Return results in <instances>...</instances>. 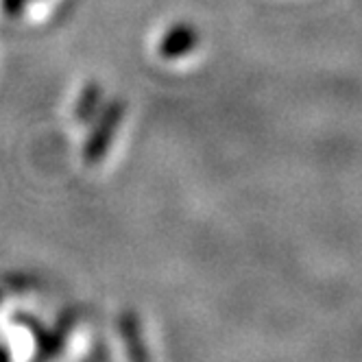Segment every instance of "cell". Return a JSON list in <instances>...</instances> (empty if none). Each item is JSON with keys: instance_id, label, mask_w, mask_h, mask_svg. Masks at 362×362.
Instances as JSON below:
<instances>
[{"instance_id": "obj_2", "label": "cell", "mask_w": 362, "mask_h": 362, "mask_svg": "<svg viewBox=\"0 0 362 362\" xmlns=\"http://www.w3.org/2000/svg\"><path fill=\"white\" fill-rule=\"evenodd\" d=\"M197 44H199L197 29L188 22H179V24H175L173 29H168L164 33V37L160 42V55L164 59L175 62V59L190 55L192 50L197 48Z\"/></svg>"}, {"instance_id": "obj_5", "label": "cell", "mask_w": 362, "mask_h": 362, "mask_svg": "<svg viewBox=\"0 0 362 362\" xmlns=\"http://www.w3.org/2000/svg\"><path fill=\"white\" fill-rule=\"evenodd\" d=\"M0 362H9V360H7V351H5V349H0Z\"/></svg>"}, {"instance_id": "obj_1", "label": "cell", "mask_w": 362, "mask_h": 362, "mask_svg": "<svg viewBox=\"0 0 362 362\" xmlns=\"http://www.w3.org/2000/svg\"><path fill=\"white\" fill-rule=\"evenodd\" d=\"M122 118H124V103L122 100L110 103V105L105 107V112L100 114L94 134L90 136V140L86 144V162L88 164H96L105 158V153L112 146V140L118 132Z\"/></svg>"}, {"instance_id": "obj_3", "label": "cell", "mask_w": 362, "mask_h": 362, "mask_svg": "<svg viewBox=\"0 0 362 362\" xmlns=\"http://www.w3.org/2000/svg\"><path fill=\"white\" fill-rule=\"evenodd\" d=\"M100 96H103V90L98 86H88L81 94L79 107H76V118L81 122H90L100 107Z\"/></svg>"}, {"instance_id": "obj_4", "label": "cell", "mask_w": 362, "mask_h": 362, "mask_svg": "<svg viewBox=\"0 0 362 362\" xmlns=\"http://www.w3.org/2000/svg\"><path fill=\"white\" fill-rule=\"evenodd\" d=\"M27 3H31V0H5V11L11 16H18Z\"/></svg>"}]
</instances>
